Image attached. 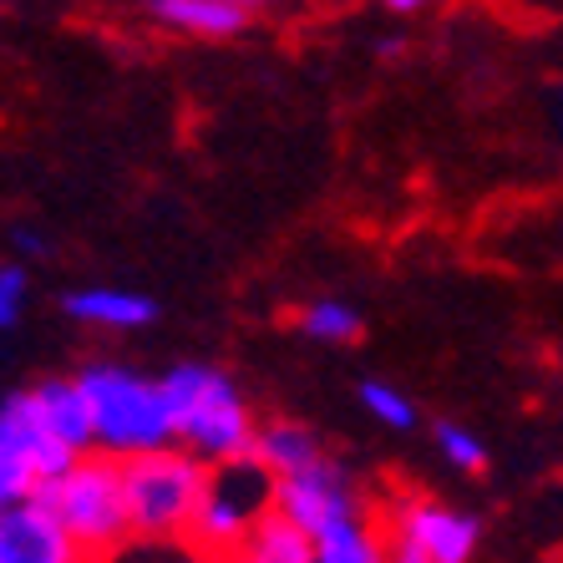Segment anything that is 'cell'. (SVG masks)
<instances>
[{
	"mask_svg": "<svg viewBox=\"0 0 563 563\" xmlns=\"http://www.w3.org/2000/svg\"><path fill=\"white\" fill-rule=\"evenodd\" d=\"M437 446H442L446 462H457L462 472H483V467H487V446L477 442L472 432L452 427V421H442V427H437Z\"/></svg>",
	"mask_w": 563,
	"mask_h": 563,
	"instance_id": "obj_18",
	"label": "cell"
},
{
	"mask_svg": "<svg viewBox=\"0 0 563 563\" xmlns=\"http://www.w3.org/2000/svg\"><path fill=\"white\" fill-rule=\"evenodd\" d=\"M250 452H254V457H260L269 472H275V477H285V472H300L305 462L320 457L314 437L305 432V427H289V421H275V427L254 432V437H250Z\"/></svg>",
	"mask_w": 563,
	"mask_h": 563,
	"instance_id": "obj_14",
	"label": "cell"
},
{
	"mask_svg": "<svg viewBox=\"0 0 563 563\" xmlns=\"http://www.w3.org/2000/svg\"><path fill=\"white\" fill-rule=\"evenodd\" d=\"M234 5H244V11H250V5H269V0H234Z\"/></svg>",
	"mask_w": 563,
	"mask_h": 563,
	"instance_id": "obj_23",
	"label": "cell"
},
{
	"mask_svg": "<svg viewBox=\"0 0 563 563\" xmlns=\"http://www.w3.org/2000/svg\"><path fill=\"white\" fill-rule=\"evenodd\" d=\"M275 483L279 477L254 457L250 446L234 452V457H213V467L203 472L198 508L188 518L194 549L209 553V559H229V553L244 549L250 528L275 508Z\"/></svg>",
	"mask_w": 563,
	"mask_h": 563,
	"instance_id": "obj_1",
	"label": "cell"
},
{
	"mask_svg": "<svg viewBox=\"0 0 563 563\" xmlns=\"http://www.w3.org/2000/svg\"><path fill=\"white\" fill-rule=\"evenodd\" d=\"M66 314L112 330H137L157 320V305L147 295H132V289H77V295H66Z\"/></svg>",
	"mask_w": 563,
	"mask_h": 563,
	"instance_id": "obj_11",
	"label": "cell"
},
{
	"mask_svg": "<svg viewBox=\"0 0 563 563\" xmlns=\"http://www.w3.org/2000/svg\"><path fill=\"white\" fill-rule=\"evenodd\" d=\"M77 543L41 498L0 508V563H77Z\"/></svg>",
	"mask_w": 563,
	"mask_h": 563,
	"instance_id": "obj_8",
	"label": "cell"
},
{
	"mask_svg": "<svg viewBox=\"0 0 563 563\" xmlns=\"http://www.w3.org/2000/svg\"><path fill=\"white\" fill-rule=\"evenodd\" d=\"M31 487H36V472L0 446V508H11V503L31 498Z\"/></svg>",
	"mask_w": 563,
	"mask_h": 563,
	"instance_id": "obj_19",
	"label": "cell"
},
{
	"mask_svg": "<svg viewBox=\"0 0 563 563\" xmlns=\"http://www.w3.org/2000/svg\"><path fill=\"white\" fill-rule=\"evenodd\" d=\"M77 386L92 407V446L112 457H132V452H153V446L173 442V417L163 407L157 380L132 376L122 366H87Z\"/></svg>",
	"mask_w": 563,
	"mask_h": 563,
	"instance_id": "obj_3",
	"label": "cell"
},
{
	"mask_svg": "<svg viewBox=\"0 0 563 563\" xmlns=\"http://www.w3.org/2000/svg\"><path fill=\"white\" fill-rule=\"evenodd\" d=\"M36 401H41L46 427L56 432V442H66L71 452H92V407H87V396H81L77 380H62V376L41 380Z\"/></svg>",
	"mask_w": 563,
	"mask_h": 563,
	"instance_id": "obj_10",
	"label": "cell"
},
{
	"mask_svg": "<svg viewBox=\"0 0 563 563\" xmlns=\"http://www.w3.org/2000/svg\"><path fill=\"white\" fill-rule=\"evenodd\" d=\"M203 472L209 467L198 457H178L168 446L118 457V487H122V508H128V528L143 538L188 533V518H194L198 493H203Z\"/></svg>",
	"mask_w": 563,
	"mask_h": 563,
	"instance_id": "obj_5",
	"label": "cell"
},
{
	"mask_svg": "<svg viewBox=\"0 0 563 563\" xmlns=\"http://www.w3.org/2000/svg\"><path fill=\"white\" fill-rule=\"evenodd\" d=\"M15 244H21V250H26V254H41V239H36V234H26V229L15 234Z\"/></svg>",
	"mask_w": 563,
	"mask_h": 563,
	"instance_id": "obj_21",
	"label": "cell"
},
{
	"mask_svg": "<svg viewBox=\"0 0 563 563\" xmlns=\"http://www.w3.org/2000/svg\"><path fill=\"white\" fill-rule=\"evenodd\" d=\"M0 446H5L11 457L26 462V467L36 472V483L66 472L81 457V452H71L66 442H56V432L46 427V417H41L36 391H15L0 401Z\"/></svg>",
	"mask_w": 563,
	"mask_h": 563,
	"instance_id": "obj_9",
	"label": "cell"
},
{
	"mask_svg": "<svg viewBox=\"0 0 563 563\" xmlns=\"http://www.w3.org/2000/svg\"><path fill=\"white\" fill-rule=\"evenodd\" d=\"M314 559L320 563H376V559H386V549L376 543L366 518H345V523L325 528V533L314 538Z\"/></svg>",
	"mask_w": 563,
	"mask_h": 563,
	"instance_id": "obj_15",
	"label": "cell"
},
{
	"mask_svg": "<svg viewBox=\"0 0 563 563\" xmlns=\"http://www.w3.org/2000/svg\"><path fill=\"white\" fill-rule=\"evenodd\" d=\"M300 325L314 341H355V335H361V314L341 300H320L300 314Z\"/></svg>",
	"mask_w": 563,
	"mask_h": 563,
	"instance_id": "obj_16",
	"label": "cell"
},
{
	"mask_svg": "<svg viewBox=\"0 0 563 563\" xmlns=\"http://www.w3.org/2000/svg\"><path fill=\"white\" fill-rule=\"evenodd\" d=\"M477 518L452 508H432V503H411L401 512V528H396V549L391 559L401 563H462L477 549Z\"/></svg>",
	"mask_w": 563,
	"mask_h": 563,
	"instance_id": "obj_7",
	"label": "cell"
},
{
	"mask_svg": "<svg viewBox=\"0 0 563 563\" xmlns=\"http://www.w3.org/2000/svg\"><path fill=\"white\" fill-rule=\"evenodd\" d=\"M244 559H254V563H310L314 559V543L300 533V528L289 523L285 512H264L260 523L250 528V538H244Z\"/></svg>",
	"mask_w": 563,
	"mask_h": 563,
	"instance_id": "obj_13",
	"label": "cell"
},
{
	"mask_svg": "<svg viewBox=\"0 0 563 563\" xmlns=\"http://www.w3.org/2000/svg\"><path fill=\"white\" fill-rule=\"evenodd\" d=\"M31 498H41L62 518V528L71 533L81 559H107L132 538L118 487V457H92V462L77 457L66 472L31 487Z\"/></svg>",
	"mask_w": 563,
	"mask_h": 563,
	"instance_id": "obj_2",
	"label": "cell"
},
{
	"mask_svg": "<svg viewBox=\"0 0 563 563\" xmlns=\"http://www.w3.org/2000/svg\"><path fill=\"white\" fill-rule=\"evenodd\" d=\"M157 391H163V407L173 417V437H184L198 457H234L250 446V411L223 371L178 366L157 380Z\"/></svg>",
	"mask_w": 563,
	"mask_h": 563,
	"instance_id": "obj_4",
	"label": "cell"
},
{
	"mask_svg": "<svg viewBox=\"0 0 563 563\" xmlns=\"http://www.w3.org/2000/svg\"><path fill=\"white\" fill-rule=\"evenodd\" d=\"M21 300H26V269L5 264V269H0V330L15 325V314H21Z\"/></svg>",
	"mask_w": 563,
	"mask_h": 563,
	"instance_id": "obj_20",
	"label": "cell"
},
{
	"mask_svg": "<svg viewBox=\"0 0 563 563\" xmlns=\"http://www.w3.org/2000/svg\"><path fill=\"white\" fill-rule=\"evenodd\" d=\"M275 512H285L289 523L314 543L325 528L345 523V518H361V503L351 493V477L335 462L314 457L300 472H285L275 483Z\"/></svg>",
	"mask_w": 563,
	"mask_h": 563,
	"instance_id": "obj_6",
	"label": "cell"
},
{
	"mask_svg": "<svg viewBox=\"0 0 563 563\" xmlns=\"http://www.w3.org/2000/svg\"><path fill=\"white\" fill-rule=\"evenodd\" d=\"M386 5H391V11H421L427 0H386Z\"/></svg>",
	"mask_w": 563,
	"mask_h": 563,
	"instance_id": "obj_22",
	"label": "cell"
},
{
	"mask_svg": "<svg viewBox=\"0 0 563 563\" xmlns=\"http://www.w3.org/2000/svg\"><path fill=\"white\" fill-rule=\"evenodd\" d=\"M153 15L198 36H234L244 31V5L234 0H153Z\"/></svg>",
	"mask_w": 563,
	"mask_h": 563,
	"instance_id": "obj_12",
	"label": "cell"
},
{
	"mask_svg": "<svg viewBox=\"0 0 563 563\" xmlns=\"http://www.w3.org/2000/svg\"><path fill=\"white\" fill-rule=\"evenodd\" d=\"M361 401H366L371 417H380L386 427H396V432H407V427H417V407H411L407 396L396 391V386H380V380H366L361 386Z\"/></svg>",
	"mask_w": 563,
	"mask_h": 563,
	"instance_id": "obj_17",
	"label": "cell"
}]
</instances>
